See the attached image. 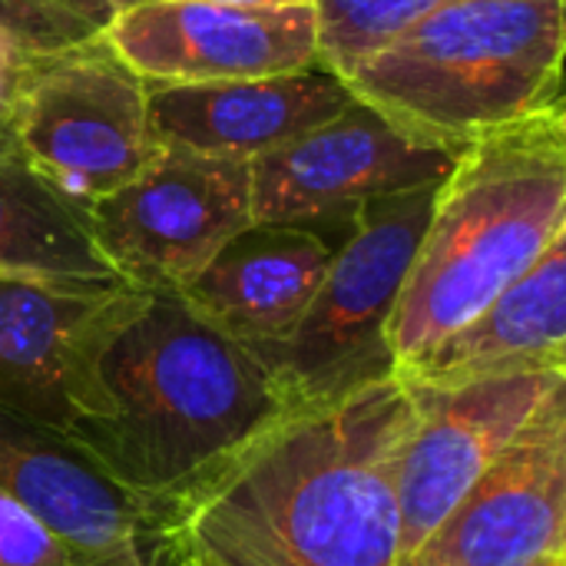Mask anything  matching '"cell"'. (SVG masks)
Segmentation results:
<instances>
[{
  "label": "cell",
  "mask_w": 566,
  "mask_h": 566,
  "mask_svg": "<svg viewBox=\"0 0 566 566\" xmlns=\"http://www.w3.org/2000/svg\"><path fill=\"white\" fill-rule=\"evenodd\" d=\"M411 398L388 375L295 411L146 527H176L219 566H398V451Z\"/></svg>",
  "instance_id": "obj_1"
},
{
  "label": "cell",
  "mask_w": 566,
  "mask_h": 566,
  "mask_svg": "<svg viewBox=\"0 0 566 566\" xmlns=\"http://www.w3.org/2000/svg\"><path fill=\"white\" fill-rule=\"evenodd\" d=\"M99 385L103 408L66 438L143 507L146 524L305 411L255 352L176 292H149L106 348Z\"/></svg>",
  "instance_id": "obj_2"
},
{
  "label": "cell",
  "mask_w": 566,
  "mask_h": 566,
  "mask_svg": "<svg viewBox=\"0 0 566 566\" xmlns=\"http://www.w3.org/2000/svg\"><path fill=\"white\" fill-rule=\"evenodd\" d=\"M566 235V109L547 106L458 149L405 275L388 352L418 361Z\"/></svg>",
  "instance_id": "obj_3"
},
{
  "label": "cell",
  "mask_w": 566,
  "mask_h": 566,
  "mask_svg": "<svg viewBox=\"0 0 566 566\" xmlns=\"http://www.w3.org/2000/svg\"><path fill=\"white\" fill-rule=\"evenodd\" d=\"M564 0H451L345 83L395 126L461 149L564 103Z\"/></svg>",
  "instance_id": "obj_4"
},
{
  "label": "cell",
  "mask_w": 566,
  "mask_h": 566,
  "mask_svg": "<svg viewBox=\"0 0 566 566\" xmlns=\"http://www.w3.org/2000/svg\"><path fill=\"white\" fill-rule=\"evenodd\" d=\"M438 186L428 182L358 209L298 325L259 352L298 408L332 405L395 375L388 325Z\"/></svg>",
  "instance_id": "obj_5"
},
{
  "label": "cell",
  "mask_w": 566,
  "mask_h": 566,
  "mask_svg": "<svg viewBox=\"0 0 566 566\" xmlns=\"http://www.w3.org/2000/svg\"><path fill=\"white\" fill-rule=\"evenodd\" d=\"M146 93V80L103 33L33 53L7 116L10 146L60 192L93 206L159 153Z\"/></svg>",
  "instance_id": "obj_6"
},
{
  "label": "cell",
  "mask_w": 566,
  "mask_h": 566,
  "mask_svg": "<svg viewBox=\"0 0 566 566\" xmlns=\"http://www.w3.org/2000/svg\"><path fill=\"white\" fill-rule=\"evenodd\" d=\"M454 146L405 133L361 99L249 163L252 222L308 226L335 242L375 199L441 182Z\"/></svg>",
  "instance_id": "obj_7"
},
{
  "label": "cell",
  "mask_w": 566,
  "mask_h": 566,
  "mask_svg": "<svg viewBox=\"0 0 566 566\" xmlns=\"http://www.w3.org/2000/svg\"><path fill=\"white\" fill-rule=\"evenodd\" d=\"M86 209L119 279L146 292H179L252 226L249 163L159 146L139 176Z\"/></svg>",
  "instance_id": "obj_8"
},
{
  "label": "cell",
  "mask_w": 566,
  "mask_h": 566,
  "mask_svg": "<svg viewBox=\"0 0 566 566\" xmlns=\"http://www.w3.org/2000/svg\"><path fill=\"white\" fill-rule=\"evenodd\" d=\"M146 298L129 282L0 275V405L70 434L103 408L99 361Z\"/></svg>",
  "instance_id": "obj_9"
},
{
  "label": "cell",
  "mask_w": 566,
  "mask_h": 566,
  "mask_svg": "<svg viewBox=\"0 0 566 566\" xmlns=\"http://www.w3.org/2000/svg\"><path fill=\"white\" fill-rule=\"evenodd\" d=\"M405 391L411 398V424L395 471L401 564L531 431V424L564 398L566 368L507 375L461 388L405 385Z\"/></svg>",
  "instance_id": "obj_10"
},
{
  "label": "cell",
  "mask_w": 566,
  "mask_h": 566,
  "mask_svg": "<svg viewBox=\"0 0 566 566\" xmlns=\"http://www.w3.org/2000/svg\"><path fill=\"white\" fill-rule=\"evenodd\" d=\"M146 83H216L292 73L318 63L315 7H222L153 0L103 30Z\"/></svg>",
  "instance_id": "obj_11"
},
{
  "label": "cell",
  "mask_w": 566,
  "mask_h": 566,
  "mask_svg": "<svg viewBox=\"0 0 566 566\" xmlns=\"http://www.w3.org/2000/svg\"><path fill=\"white\" fill-rule=\"evenodd\" d=\"M566 395L401 566H537L566 557Z\"/></svg>",
  "instance_id": "obj_12"
},
{
  "label": "cell",
  "mask_w": 566,
  "mask_h": 566,
  "mask_svg": "<svg viewBox=\"0 0 566 566\" xmlns=\"http://www.w3.org/2000/svg\"><path fill=\"white\" fill-rule=\"evenodd\" d=\"M146 86L156 146L242 163L292 143L355 99L348 83L322 63L252 80Z\"/></svg>",
  "instance_id": "obj_13"
},
{
  "label": "cell",
  "mask_w": 566,
  "mask_h": 566,
  "mask_svg": "<svg viewBox=\"0 0 566 566\" xmlns=\"http://www.w3.org/2000/svg\"><path fill=\"white\" fill-rule=\"evenodd\" d=\"M0 491L36 514L83 564L143 557V507L60 431L0 405Z\"/></svg>",
  "instance_id": "obj_14"
},
{
  "label": "cell",
  "mask_w": 566,
  "mask_h": 566,
  "mask_svg": "<svg viewBox=\"0 0 566 566\" xmlns=\"http://www.w3.org/2000/svg\"><path fill=\"white\" fill-rule=\"evenodd\" d=\"M335 245V239L308 226L252 222L176 295L199 318L259 355L298 325L328 272Z\"/></svg>",
  "instance_id": "obj_15"
},
{
  "label": "cell",
  "mask_w": 566,
  "mask_h": 566,
  "mask_svg": "<svg viewBox=\"0 0 566 566\" xmlns=\"http://www.w3.org/2000/svg\"><path fill=\"white\" fill-rule=\"evenodd\" d=\"M547 368H566V235L458 332L395 368V378L461 388Z\"/></svg>",
  "instance_id": "obj_16"
},
{
  "label": "cell",
  "mask_w": 566,
  "mask_h": 566,
  "mask_svg": "<svg viewBox=\"0 0 566 566\" xmlns=\"http://www.w3.org/2000/svg\"><path fill=\"white\" fill-rule=\"evenodd\" d=\"M0 275L126 282L99 252L90 209L43 179L13 146L0 153Z\"/></svg>",
  "instance_id": "obj_17"
},
{
  "label": "cell",
  "mask_w": 566,
  "mask_h": 566,
  "mask_svg": "<svg viewBox=\"0 0 566 566\" xmlns=\"http://www.w3.org/2000/svg\"><path fill=\"white\" fill-rule=\"evenodd\" d=\"M451 0H315L318 63L342 80Z\"/></svg>",
  "instance_id": "obj_18"
},
{
  "label": "cell",
  "mask_w": 566,
  "mask_h": 566,
  "mask_svg": "<svg viewBox=\"0 0 566 566\" xmlns=\"http://www.w3.org/2000/svg\"><path fill=\"white\" fill-rule=\"evenodd\" d=\"M103 30L46 0H0V36L20 43L30 53H50L90 40Z\"/></svg>",
  "instance_id": "obj_19"
},
{
  "label": "cell",
  "mask_w": 566,
  "mask_h": 566,
  "mask_svg": "<svg viewBox=\"0 0 566 566\" xmlns=\"http://www.w3.org/2000/svg\"><path fill=\"white\" fill-rule=\"evenodd\" d=\"M0 566H90L36 514L0 491Z\"/></svg>",
  "instance_id": "obj_20"
},
{
  "label": "cell",
  "mask_w": 566,
  "mask_h": 566,
  "mask_svg": "<svg viewBox=\"0 0 566 566\" xmlns=\"http://www.w3.org/2000/svg\"><path fill=\"white\" fill-rule=\"evenodd\" d=\"M143 560L146 566H219L196 541H189L176 527H146Z\"/></svg>",
  "instance_id": "obj_21"
},
{
  "label": "cell",
  "mask_w": 566,
  "mask_h": 566,
  "mask_svg": "<svg viewBox=\"0 0 566 566\" xmlns=\"http://www.w3.org/2000/svg\"><path fill=\"white\" fill-rule=\"evenodd\" d=\"M30 60H33L30 50L0 36V133H7V116H10L13 96L20 90V80H23Z\"/></svg>",
  "instance_id": "obj_22"
},
{
  "label": "cell",
  "mask_w": 566,
  "mask_h": 566,
  "mask_svg": "<svg viewBox=\"0 0 566 566\" xmlns=\"http://www.w3.org/2000/svg\"><path fill=\"white\" fill-rule=\"evenodd\" d=\"M46 3H53V7H60V10H66V13H73V17H80L83 23H90V27H96V30H106V27L113 23V10H109L106 0H46Z\"/></svg>",
  "instance_id": "obj_23"
},
{
  "label": "cell",
  "mask_w": 566,
  "mask_h": 566,
  "mask_svg": "<svg viewBox=\"0 0 566 566\" xmlns=\"http://www.w3.org/2000/svg\"><path fill=\"white\" fill-rule=\"evenodd\" d=\"M206 3L245 7V10H269V7H302V3H315V0H206Z\"/></svg>",
  "instance_id": "obj_24"
},
{
  "label": "cell",
  "mask_w": 566,
  "mask_h": 566,
  "mask_svg": "<svg viewBox=\"0 0 566 566\" xmlns=\"http://www.w3.org/2000/svg\"><path fill=\"white\" fill-rule=\"evenodd\" d=\"M106 3H109V10H113V17H116V13H126V10H133V7L153 3V0H106Z\"/></svg>",
  "instance_id": "obj_25"
},
{
  "label": "cell",
  "mask_w": 566,
  "mask_h": 566,
  "mask_svg": "<svg viewBox=\"0 0 566 566\" xmlns=\"http://www.w3.org/2000/svg\"><path fill=\"white\" fill-rule=\"evenodd\" d=\"M90 566H146V560H143V557H129V560H103V564Z\"/></svg>",
  "instance_id": "obj_26"
},
{
  "label": "cell",
  "mask_w": 566,
  "mask_h": 566,
  "mask_svg": "<svg viewBox=\"0 0 566 566\" xmlns=\"http://www.w3.org/2000/svg\"><path fill=\"white\" fill-rule=\"evenodd\" d=\"M537 566H566V557H557V560H544V564Z\"/></svg>",
  "instance_id": "obj_27"
},
{
  "label": "cell",
  "mask_w": 566,
  "mask_h": 566,
  "mask_svg": "<svg viewBox=\"0 0 566 566\" xmlns=\"http://www.w3.org/2000/svg\"><path fill=\"white\" fill-rule=\"evenodd\" d=\"M3 149H10V136H7V133H0V153H3Z\"/></svg>",
  "instance_id": "obj_28"
}]
</instances>
